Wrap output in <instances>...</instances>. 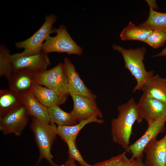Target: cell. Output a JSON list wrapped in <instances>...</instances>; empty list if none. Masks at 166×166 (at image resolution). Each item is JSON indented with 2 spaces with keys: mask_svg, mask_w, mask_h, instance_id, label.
<instances>
[{
  "mask_svg": "<svg viewBox=\"0 0 166 166\" xmlns=\"http://www.w3.org/2000/svg\"><path fill=\"white\" fill-rule=\"evenodd\" d=\"M136 104L133 97L118 107L119 113L111 121L113 141L128 152L132 126L137 119Z\"/></svg>",
  "mask_w": 166,
  "mask_h": 166,
  "instance_id": "1",
  "label": "cell"
},
{
  "mask_svg": "<svg viewBox=\"0 0 166 166\" xmlns=\"http://www.w3.org/2000/svg\"><path fill=\"white\" fill-rule=\"evenodd\" d=\"M112 48L114 50L121 54L124 62V68L129 71L136 81L133 92L140 90L146 80L154 72V71H147L144 64L146 48L142 47L136 49H126L116 45H113Z\"/></svg>",
  "mask_w": 166,
  "mask_h": 166,
  "instance_id": "2",
  "label": "cell"
},
{
  "mask_svg": "<svg viewBox=\"0 0 166 166\" xmlns=\"http://www.w3.org/2000/svg\"><path fill=\"white\" fill-rule=\"evenodd\" d=\"M57 127L54 123L43 122L32 117L30 128L33 132L39 152L36 166L42 159H45L52 166H59L53 160L51 148L57 135Z\"/></svg>",
  "mask_w": 166,
  "mask_h": 166,
  "instance_id": "3",
  "label": "cell"
},
{
  "mask_svg": "<svg viewBox=\"0 0 166 166\" xmlns=\"http://www.w3.org/2000/svg\"><path fill=\"white\" fill-rule=\"evenodd\" d=\"M34 77L35 85H44L60 96L69 95L67 77L61 62L51 69L34 72Z\"/></svg>",
  "mask_w": 166,
  "mask_h": 166,
  "instance_id": "4",
  "label": "cell"
},
{
  "mask_svg": "<svg viewBox=\"0 0 166 166\" xmlns=\"http://www.w3.org/2000/svg\"><path fill=\"white\" fill-rule=\"evenodd\" d=\"M53 29L57 34L53 37L50 36L46 39L42 46V52L47 54L57 52L79 56L82 54V49L73 40L65 26L61 24L58 28Z\"/></svg>",
  "mask_w": 166,
  "mask_h": 166,
  "instance_id": "5",
  "label": "cell"
},
{
  "mask_svg": "<svg viewBox=\"0 0 166 166\" xmlns=\"http://www.w3.org/2000/svg\"><path fill=\"white\" fill-rule=\"evenodd\" d=\"M57 20V16L53 14L46 15L45 21L41 27L29 38L22 41L18 42L15 46L18 48H23L21 53L24 56L38 54L42 51L44 41L50 34L56 33L53 25Z\"/></svg>",
  "mask_w": 166,
  "mask_h": 166,
  "instance_id": "6",
  "label": "cell"
},
{
  "mask_svg": "<svg viewBox=\"0 0 166 166\" xmlns=\"http://www.w3.org/2000/svg\"><path fill=\"white\" fill-rule=\"evenodd\" d=\"M136 109L137 122L140 123L144 119L148 126L166 113V103L143 93L136 104Z\"/></svg>",
  "mask_w": 166,
  "mask_h": 166,
  "instance_id": "7",
  "label": "cell"
},
{
  "mask_svg": "<svg viewBox=\"0 0 166 166\" xmlns=\"http://www.w3.org/2000/svg\"><path fill=\"white\" fill-rule=\"evenodd\" d=\"M13 72L28 69L33 72L46 69L51 64L47 54L42 51L34 55L24 56L21 53L10 55Z\"/></svg>",
  "mask_w": 166,
  "mask_h": 166,
  "instance_id": "8",
  "label": "cell"
},
{
  "mask_svg": "<svg viewBox=\"0 0 166 166\" xmlns=\"http://www.w3.org/2000/svg\"><path fill=\"white\" fill-rule=\"evenodd\" d=\"M29 115L23 105L0 117V130L5 134L20 136L29 121Z\"/></svg>",
  "mask_w": 166,
  "mask_h": 166,
  "instance_id": "9",
  "label": "cell"
},
{
  "mask_svg": "<svg viewBox=\"0 0 166 166\" xmlns=\"http://www.w3.org/2000/svg\"><path fill=\"white\" fill-rule=\"evenodd\" d=\"M166 123V113L148 126L143 135L129 145L128 152L132 154V157L137 159L143 156L144 149L147 144L152 140L156 138L159 134L165 131Z\"/></svg>",
  "mask_w": 166,
  "mask_h": 166,
  "instance_id": "10",
  "label": "cell"
},
{
  "mask_svg": "<svg viewBox=\"0 0 166 166\" xmlns=\"http://www.w3.org/2000/svg\"><path fill=\"white\" fill-rule=\"evenodd\" d=\"M63 65L68 79L69 94L71 96H81L95 100L97 95L86 86L77 72L75 66L67 57H65Z\"/></svg>",
  "mask_w": 166,
  "mask_h": 166,
  "instance_id": "11",
  "label": "cell"
},
{
  "mask_svg": "<svg viewBox=\"0 0 166 166\" xmlns=\"http://www.w3.org/2000/svg\"><path fill=\"white\" fill-rule=\"evenodd\" d=\"M71 97L73 106L70 113L78 122L92 116L101 118L103 117L95 99L79 95Z\"/></svg>",
  "mask_w": 166,
  "mask_h": 166,
  "instance_id": "12",
  "label": "cell"
},
{
  "mask_svg": "<svg viewBox=\"0 0 166 166\" xmlns=\"http://www.w3.org/2000/svg\"><path fill=\"white\" fill-rule=\"evenodd\" d=\"M145 166H166V135L161 139H154L145 147Z\"/></svg>",
  "mask_w": 166,
  "mask_h": 166,
  "instance_id": "13",
  "label": "cell"
},
{
  "mask_svg": "<svg viewBox=\"0 0 166 166\" xmlns=\"http://www.w3.org/2000/svg\"><path fill=\"white\" fill-rule=\"evenodd\" d=\"M7 79L9 89L22 95L30 92L35 85L34 72L28 69L13 72Z\"/></svg>",
  "mask_w": 166,
  "mask_h": 166,
  "instance_id": "14",
  "label": "cell"
},
{
  "mask_svg": "<svg viewBox=\"0 0 166 166\" xmlns=\"http://www.w3.org/2000/svg\"><path fill=\"white\" fill-rule=\"evenodd\" d=\"M153 73L146 80L140 90L148 96L166 103V78Z\"/></svg>",
  "mask_w": 166,
  "mask_h": 166,
  "instance_id": "15",
  "label": "cell"
},
{
  "mask_svg": "<svg viewBox=\"0 0 166 166\" xmlns=\"http://www.w3.org/2000/svg\"><path fill=\"white\" fill-rule=\"evenodd\" d=\"M23 104L29 116L41 121L50 123L48 108L41 103L31 92L23 95Z\"/></svg>",
  "mask_w": 166,
  "mask_h": 166,
  "instance_id": "16",
  "label": "cell"
},
{
  "mask_svg": "<svg viewBox=\"0 0 166 166\" xmlns=\"http://www.w3.org/2000/svg\"><path fill=\"white\" fill-rule=\"evenodd\" d=\"M30 92L37 99L47 108L64 103L67 97L58 96L51 89L38 85H35Z\"/></svg>",
  "mask_w": 166,
  "mask_h": 166,
  "instance_id": "17",
  "label": "cell"
},
{
  "mask_svg": "<svg viewBox=\"0 0 166 166\" xmlns=\"http://www.w3.org/2000/svg\"><path fill=\"white\" fill-rule=\"evenodd\" d=\"M23 105L22 95L9 89L0 90V117Z\"/></svg>",
  "mask_w": 166,
  "mask_h": 166,
  "instance_id": "18",
  "label": "cell"
},
{
  "mask_svg": "<svg viewBox=\"0 0 166 166\" xmlns=\"http://www.w3.org/2000/svg\"><path fill=\"white\" fill-rule=\"evenodd\" d=\"M92 122L101 124L104 123V121L96 116H92L74 125H58L57 127V135L65 142L70 140L76 141L77 136L81 130L87 124Z\"/></svg>",
  "mask_w": 166,
  "mask_h": 166,
  "instance_id": "19",
  "label": "cell"
},
{
  "mask_svg": "<svg viewBox=\"0 0 166 166\" xmlns=\"http://www.w3.org/2000/svg\"><path fill=\"white\" fill-rule=\"evenodd\" d=\"M140 28L152 30H159L166 34V13L149 8L147 20L138 25Z\"/></svg>",
  "mask_w": 166,
  "mask_h": 166,
  "instance_id": "20",
  "label": "cell"
},
{
  "mask_svg": "<svg viewBox=\"0 0 166 166\" xmlns=\"http://www.w3.org/2000/svg\"><path fill=\"white\" fill-rule=\"evenodd\" d=\"M48 109L50 123L56 124L58 126H70L77 124V120L70 112L64 111L59 105L48 108Z\"/></svg>",
  "mask_w": 166,
  "mask_h": 166,
  "instance_id": "21",
  "label": "cell"
},
{
  "mask_svg": "<svg viewBox=\"0 0 166 166\" xmlns=\"http://www.w3.org/2000/svg\"><path fill=\"white\" fill-rule=\"evenodd\" d=\"M153 31L140 28L130 22L120 33V36L123 41L137 40L143 42Z\"/></svg>",
  "mask_w": 166,
  "mask_h": 166,
  "instance_id": "22",
  "label": "cell"
},
{
  "mask_svg": "<svg viewBox=\"0 0 166 166\" xmlns=\"http://www.w3.org/2000/svg\"><path fill=\"white\" fill-rule=\"evenodd\" d=\"M10 51L3 45L0 46V77L7 79L13 72Z\"/></svg>",
  "mask_w": 166,
  "mask_h": 166,
  "instance_id": "23",
  "label": "cell"
},
{
  "mask_svg": "<svg viewBox=\"0 0 166 166\" xmlns=\"http://www.w3.org/2000/svg\"><path fill=\"white\" fill-rule=\"evenodd\" d=\"M166 41V34L159 30H155L143 42L156 49L163 46Z\"/></svg>",
  "mask_w": 166,
  "mask_h": 166,
  "instance_id": "24",
  "label": "cell"
},
{
  "mask_svg": "<svg viewBox=\"0 0 166 166\" xmlns=\"http://www.w3.org/2000/svg\"><path fill=\"white\" fill-rule=\"evenodd\" d=\"M65 143L67 144L68 148L69 157L74 161H77L81 166H93L87 163L83 159L77 148L75 140H69Z\"/></svg>",
  "mask_w": 166,
  "mask_h": 166,
  "instance_id": "25",
  "label": "cell"
},
{
  "mask_svg": "<svg viewBox=\"0 0 166 166\" xmlns=\"http://www.w3.org/2000/svg\"><path fill=\"white\" fill-rule=\"evenodd\" d=\"M126 152H124L117 166H136L137 159L132 156L130 158H128L125 155Z\"/></svg>",
  "mask_w": 166,
  "mask_h": 166,
  "instance_id": "26",
  "label": "cell"
},
{
  "mask_svg": "<svg viewBox=\"0 0 166 166\" xmlns=\"http://www.w3.org/2000/svg\"><path fill=\"white\" fill-rule=\"evenodd\" d=\"M124 152L104 161L97 163L93 166H117Z\"/></svg>",
  "mask_w": 166,
  "mask_h": 166,
  "instance_id": "27",
  "label": "cell"
},
{
  "mask_svg": "<svg viewBox=\"0 0 166 166\" xmlns=\"http://www.w3.org/2000/svg\"><path fill=\"white\" fill-rule=\"evenodd\" d=\"M146 1L148 5L149 8H151L154 10L158 9V6L155 0H146Z\"/></svg>",
  "mask_w": 166,
  "mask_h": 166,
  "instance_id": "28",
  "label": "cell"
},
{
  "mask_svg": "<svg viewBox=\"0 0 166 166\" xmlns=\"http://www.w3.org/2000/svg\"><path fill=\"white\" fill-rule=\"evenodd\" d=\"M59 166H77L75 163V161L69 157L68 160L63 164Z\"/></svg>",
  "mask_w": 166,
  "mask_h": 166,
  "instance_id": "29",
  "label": "cell"
},
{
  "mask_svg": "<svg viewBox=\"0 0 166 166\" xmlns=\"http://www.w3.org/2000/svg\"><path fill=\"white\" fill-rule=\"evenodd\" d=\"M166 56V47L164 48L161 52L153 56V57H164Z\"/></svg>",
  "mask_w": 166,
  "mask_h": 166,
  "instance_id": "30",
  "label": "cell"
},
{
  "mask_svg": "<svg viewBox=\"0 0 166 166\" xmlns=\"http://www.w3.org/2000/svg\"><path fill=\"white\" fill-rule=\"evenodd\" d=\"M143 156H142L137 159V164L136 166H145L144 164L142 161V158Z\"/></svg>",
  "mask_w": 166,
  "mask_h": 166,
  "instance_id": "31",
  "label": "cell"
}]
</instances>
